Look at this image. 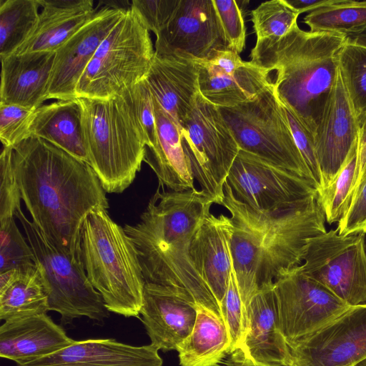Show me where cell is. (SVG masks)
I'll return each instance as SVG.
<instances>
[{
    "mask_svg": "<svg viewBox=\"0 0 366 366\" xmlns=\"http://www.w3.org/2000/svg\"><path fill=\"white\" fill-rule=\"evenodd\" d=\"M358 142L330 184L317 192V201L326 222H339L347 212L357 179Z\"/></svg>",
    "mask_w": 366,
    "mask_h": 366,
    "instance_id": "cell-33",
    "label": "cell"
},
{
    "mask_svg": "<svg viewBox=\"0 0 366 366\" xmlns=\"http://www.w3.org/2000/svg\"><path fill=\"white\" fill-rule=\"evenodd\" d=\"M136 111L146 142V149H153L157 144L152 94L144 79L131 88Z\"/></svg>",
    "mask_w": 366,
    "mask_h": 366,
    "instance_id": "cell-42",
    "label": "cell"
},
{
    "mask_svg": "<svg viewBox=\"0 0 366 366\" xmlns=\"http://www.w3.org/2000/svg\"><path fill=\"white\" fill-rule=\"evenodd\" d=\"M231 342L222 317L197 305L191 333L177 346L182 366H217L231 353Z\"/></svg>",
    "mask_w": 366,
    "mask_h": 366,
    "instance_id": "cell-29",
    "label": "cell"
},
{
    "mask_svg": "<svg viewBox=\"0 0 366 366\" xmlns=\"http://www.w3.org/2000/svg\"><path fill=\"white\" fill-rule=\"evenodd\" d=\"M227 48L238 54L245 46L246 27L242 9L234 0H213Z\"/></svg>",
    "mask_w": 366,
    "mask_h": 366,
    "instance_id": "cell-37",
    "label": "cell"
},
{
    "mask_svg": "<svg viewBox=\"0 0 366 366\" xmlns=\"http://www.w3.org/2000/svg\"><path fill=\"white\" fill-rule=\"evenodd\" d=\"M356 366H366V359L358 363Z\"/></svg>",
    "mask_w": 366,
    "mask_h": 366,
    "instance_id": "cell-48",
    "label": "cell"
},
{
    "mask_svg": "<svg viewBox=\"0 0 366 366\" xmlns=\"http://www.w3.org/2000/svg\"><path fill=\"white\" fill-rule=\"evenodd\" d=\"M288 346L286 366H356L366 359V304Z\"/></svg>",
    "mask_w": 366,
    "mask_h": 366,
    "instance_id": "cell-14",
    "label": "cell"
},
{
    "mask_svg": "<svg viewBox=\"0 0 366 366\" xmlns=\"http://www.w3.org/2000/svg\"><path fill=\"white\" fill-rule=\"evenodd\" d=\"M9 148L32 222L57 248L82 262L84 222L93 211L109 208L97 174L88 163L36 136Z\"/></svg>",
    "mask_w": 366,
    "mask_h": 366,
    "instance_id": "cell-1",
    "label": "cell"
},
{
    "mask_svg": "<svg viewBox=\"0 0 366 366\" xmlns=\"http://www.w3.org/2000/svg\"><path fill=\"white\" fill-rule=\"evenodd\" d=\"M131 88L106 100L77 99L89 164L108 193L129 187L145 157V139Z\"/></svg>",
    "mask_w": 366,
    "mask_h": 366,
    "instance_id": "cell-5",
    "label": "cell"
},
{
    "mask_svg": "<svg viewBox=\"0 0 366 366\" xmlns=\"http://www.w3.org/2000/svg\"><path fill=\"white\" fill-rule=\"evenodd\" d=\"M304 22L314 32L344 34L356 31L366 26V1L331 0L306 15Z\"/></svg>",
    "mask_w": 366,
    "mask_h": 366,
    "instance_id": "cell-32",
    "label": "cell"
},
{
    "mask_svg": "<svg viewBox=\"0 0 366 366\" xmlns=\"http://www.w3.org/2000/svg\"><path fill=\"white\" fill-rule=\"evenodd\" d=\"M293 9L302 14L312 11L330 3L331 0H285Z\"/></svg>",
    "mask_w": 366,
    "mask_h": 366,
    "instance_id": "cell-45",
    "label": "cell"
},
{
    "mask_svg": "<svg viewBox=\"0 0 366 366\" xmlns=\"http://www.w3.org/2000/svg\"><path fill=\"white\" fill-rule=\"evenodd\" d=\"M364 233L330 229L308 241L301 270L350 306L366 304Z\"/></svg>",
    "mask_w": 366,
    "mask_h": 366,
    "instance_id": "cell-11",
    "label": "cell"
},
{
    "mask_svg": "<svg viewBox=\"0 0 366 366\" xmlns=\"http://www.w3.org/2000/svg\"><path fill=\"white\" fill-rule=\"evenodd\" d=\"M343 35L346 44L366 48V26Z\"/></svg>",
    "mask_w": 366,
    "mask_h": 366,
    "instance_id": "cell-47",
    "label": "cell"
},
{
    "mask_svg": "<svg viewBox=\"0 0 366 366\" xmlns=\"http://www.w3.org/2000/svg\"><path fill=\"white\" fill-rule=\"evenodd\" d=\"M212 204L197 189L161 192L159 187L139 222L124 229L137 249L145 282L182 292L222 317L190 256L192 238Z\"/></svg>",
    "mask_w": 366,
    "mask_h": 366,
    "instance_id": "cell-3",
    "label": "cell"
},
{
    "mask_svg": "<svg viewBox=\"0 0 366 366\" xmlns=\"http://www.w3.org/2000/svg\"><path fill=\"white\" fill-rule=\"evenodd\" d=\"M157 144L146 149L145 162L154 171L159 187L173 192L195 189L194 177L184 154L180 129L153 97Z\"/></svg>",
    "mask_w": 366,
    "mask_h": 366,
    "instance_id": "cell-26",
    "label": "cell"
},
{
    "mask_svg": "<svg viewBox=\"0 0 366 366\" xmlns=\"http://www.w3.org/2000/svg\"><path fill=\"white\" fill-rule=\"evenodd\" d=\"M182 145L200 191L221 204L239 147L219 108L199 92L180 128Z\"/></svg>",
    "mask_w": 366,
    "mask_h": 366,
    "instance_id": "cell-10",
    "label": "cell"
},
{
    "mask_svg": "<svg viewBox=\"0 0 366 366\" xmlns=\"http://www.w3.org/2000/svg\"><path fill=\"white\" fill-rule=\"evenodd\" d=\"M278 323L287 345L319 330L351 307L297 266L274 283Z\"/></svg>",
    "mask_w": 366,
    "mask_h": 366,
    "instance_id": "cell-13",
    "label": "cell"
},
{
    "mask_svg": "<svg viewBox=\"0 0 366 366\" xmlns=\"http://www.w3.org/2000/svg\"><path fill=\"white\" fill-rule=\"evenodd\" d=\"M39 0H0V58L14 54L38 23Z\"/></svg>",
    "mask_w": 366,
    "mask_h": 366,
    "instance_id": "cell-31",
    "label": "cell"
},
{
    "mask_svg": "<svg viewBox=\"0 0 366 366\" xmlns=\"http://www.w3.org/2000/svg\"><path fill=\"white\" fill-rule=\"evenodd\" d=\"M232 235L229 217L209 213L197 230L190 247L194 266L219 307L233 269Z\"/></svg>",
    "mask_w": 366,
    "mask_h": 366,
    "instance_id": "cell-20",
    "label": "cell"
},
{
    "mask_svg": "<svg viewBox=\"0 0 366 366\" xmlns=\"http://www.w3.org/2000/svg\"><path fill=\"white\" fill-rule=\"evenodd\" d=\"M218 108L240 150L305 178L316 187L272 83L252 100Z\"/></svg>",
    "mask_w": 366,
    "mask_h": 366,
    "instance_id": "cell-8",
    "label": "cell"
},
{
    "mask_svg": "<svg viewBox=\"0 0 366 366\" xmlns=\"http://www.w3.org/2000/svg\"><path fill=\"white\" fill-rule=\"evenodd\" d=\"M357 121L359 126L358 170L355 191L366 175V112L358 118Z\"/></svg>",
    "mask_w": 366,
    "mask_h": 366,
    "instance_id": "cell-44",
    "label": "cell"
},
{
    "mask_svg": "<svg viewBox=\"0 0 366 366\" xmlns=\"http://www.w3.org/2000/svg\"><path fill=\"white\" fill-rule=\"evenodd\" d=\"M74 341L46 314L16 318L0 327V356L21 366L52 355Z\"/></svg>",
    "mask_w": 366,
    "mask_h": 366,
    "instance_id": "cell-24",
    "label": "cell"
},
{
    "mask_svg": "<svg viewBox=\"0 0 366 366\" xmlns=\"http://www.w3.org/2000/svg\"><path fill=\"white\" fill-rule=\"evenodd\" d=\"M224 366H270L259 365L253 362L250 358L244 355L240 349L230 354L229 357L224 363ZM272 366H285L283 365Z\"/></svg>",
    "mask_w": 366,
    "mask_h": 366,
    "instance_id": "cell-46",
    "label": "cell"
},
{
    "mask_svg": "<svg viewBox=\"0 0 366 366\" xmlns=\"http://www.w3.org/2000/svg\"><path fill=\"white\" fill-rule=\"evenodd\" d=\"M358 138V121L339 74L314 136L323 179L322 189L328 186L340 171Z\"/></svg>",
    "mask_w": 366,
    "mask_h": 366,
    "instance_id": "cell-19",
    "label": "cell"
},
{
    "mask_svg": "<svg viewBox=\"0 0 366 366\" xmlns=\"http://www.w3.org/2000/svg\"><path fill=\"white\" fill-rule=\"evenodd\" d=\"M39 2L42 9L36 26L15 53L55 52L97 11L91 0H39Z\"/></svg>",
    "mask_w": 366,
    "mask_h": 366,
    "instance_id": "cell-27",
    "label": "cell"
},
{
    "mask_svg": "<svg viewBox=\"0 0 366 366\" xmlns=\"http://www.w3.org/2000/svg\"><path fill=\"white\" fill-rule=\"evenodd\" d=\"M299 15L285 0L262 2L251 12L257 40L285 36L297 24Z\"/></svg>",
    "mask_w": 366,
    "mask_h": 366,
    "instance_id": "cell-35",
    "label": "cell"
},
{
    "mask_svg": "<svg viewBox=\"0 0 366 366\" xmlns=\"http://www.w3.org/2000/svg\"><path fill=\"white\" fill-rule=\"evenodd\" d=\"M0 224L14 219L21 209V195L11 162L9 147H4L0 156Z\"/></svg>",
    "mask_w": 366,
    "mask_h": 366,
    "instance_id": "cell-39",
    "label": "cell"
},
{
    "mask_svg": "<svg viewBox=\"0 0 366 366\" xmlns=\"http://www.w3.org/2000/svg\"><path fill=\"white\" fill-rule=\"evenodd\" d=\"M226 182L238 201L263 212L288 210L317 195L309 180L242 150Z\"/></svg>",
    "mask_w": 366,
    "mask_h": 366,
    "instance_id": "cell-12",
    "label": "cell"
},
{
    "mask_svg": "<svg viewBox=\"0 0 366 366\" xmlns=\"http://www.w3.org/2000/svg\"><path fill=\"white\" fill-rule=\"evenodd\" d=\"M127 9L105 6L55 51L47 99L76 98L78 81L101 43Z\"/></svg>",
    "mask_w": 366,
    "mask_h": 366,
    "instance_id": "cell-17",
    "label": "cell"
},
{
    "mask_svg": "<svg viewBox=\"0 0 366 366\" xmlns=\"http://www.w3.org/2000/svg\"><path fill=\"white\" fill-rule=\"evenodd\" d=\"M220 205L230 214L233 268L247 307L262 286L301 265L308 241L327 231L317 195L288 210L263 212L238 201L226 182Z\"/></svg>",
    "mask_w": 366,
    "mask_h": 366,
    "instance_id": "cell-2",
    "label": "cell"
},
{
    "mask_svg": "<svg viewBox=\"0 0 366 366\" xmlns=\"http://www.w3.org/2000/svg\"><path fill=\"white\" fill-rule=\"evenodd\" d=\"M345 44L342 34L306 31L296 24L282 37L257 40L251 50L250 61L275 71L276 96L313 136L337 82Z\"/></svg>",
    "mask_w": 366,
    "mask_h": 366,
    "instance_id": "cell-4",
    "label": "cell"
},
{
    "mask_svg": "<svg viewBox=\"0 0 366 366\" xmlns=\"http://www.w3.org/2000/svg\"><path fill=\"white\" fill-rule=\"evenodd\" d=\"M337 61L341 80L358 119L366 112V48L345 43Z\"/></svg>",
    "mask_w": 366,
    "mask_h": 366,
    "instance_id": "cell-34",
    "label": "cell"
},
{
    "mask_svg": "<svg viewBox=\"0 0 366 366\" xmlns=\"http://www.w3.org/2000/svg\"><path fill=\"white\" fill-rule=\"evenodd\" d=\"M33 264L31 248L14 219L0 224V272Z\"/></svg>",
    "mask_w": 366,
    "mask_h": 366,
    "instance_id": "cell-36",
    "label": "cell"
},
{
    "mask_svg": "<svg viewBox=\"0 0 366 366\" xmlns=\"http://www.w3.org/2000/svg\"><path fill=\"white\" fill-rule=\"evenodd\" d=\"M29 132L89 164L77 99L41 105L35 110Z\"/></svg>",
    "mask_w": 366,
    "mask_h": 366,
    "instance_id": "cell-28",
    "label": "cell"
},
{
    "mask_svg": "<svg viewBox=\"0 0 366 366\" xmlns=\"http://www.w3.org/2000/svg\"><path fill=\"white\" fill-rule=\"evenodd\" d=\"M81 259L87 277L109 312L139 317L144 278L137 249L107 209H97L81 231Z\"/></svg>",
    "mask_w": 366,
    "mask_h": 366,
    "instance_id": "cell-6",
    "label": "cell"
},
{
    "mask_svg": "<svg viewBox=\"0 0 366 366\" xmlns=\"http://www.w3.org/2000/svg\"><path fill=\"white\" fill-rule=\"evenodd\" d=\"M158 350L152 344L133 346L114 339H89L21 366H162Z\"/></svg>",
    "mask_w": 366,
    "mask_h": 366,
    "instance_id": "cell-22",
    "label": "cell"
},
{
    "mask_svg": "<svg viewBox=\"0 0 366 366\" xmlns=\"http://www.w3.org/2000/svg\"><path fill=\"white\" fill-rule=\"evenodd\" d=\"M144 80L153 97L180 129L199 92L197 64L185 58L154 52Z\"/></svg>",
    "mask_w": 366,
    "mask_h": 366,
    "instance_id": "cell-21",
    "label": "cell"
},
{
    "mask_svg": "<svg viewBox=\"0 0 366 366\" xmlns=\"http://www.w3.org/2000/svg\"><path fill=\"white\" fill-rule=\"evenodd\" d=\"M140 315L151 344L163 351L176 350L194 327L197 304L177 290L145 282Z\"/></svg>",
    "mask_w": 366,
    "mask_h": 366,
    "instance_id": "cell-18",
    "label": "cell"
},
{
    "mask_svg": "<svg viewBox=\"0 0 366 366\" xmlns=\"http://www.w3.org/2000/svg\"><path fill=\"white\" fill-rule=\"evenodd\" d=\"M156 37L154 52L162 56L206 61L228 49L213 0H180Z\"/></svg>",
    "mask_w": 366,
    "mask_h": 366,
    "instance_id": "cell-15",
    "label": "cell"
},
{
    "mask_svg": "<svg viewBox=\"0 0 366 366\" xmlns=\"http://www.w3.org/2000/svg\"><path fill=\"white\" fill-rule=\"evenodd\" d=\"M336 229L342 235L366 234V175L356 188L350 207Z\"/></svg>",
    "mask_w": 366,
    "mask_h": 366,
    "instance_id": "cell-43",
    "label": "cell"
},
{
    "mask_svg": "<svg viewBox=\"0 0 366 366\" xmlns=\"http://www.w3.org/2000/svg\"><path fill=\"white\" fill-rule=\"evenodd\" d=\"M180 0H133L131 9L146 28L157 35L168 24Z\"/></svg>",
    "mask_w": 366,
    "mask_h": 366,
    "instance_id": "cell-41",
    "label": "cell"
},
{
    "mask_svg": "<svg viewBox=\"0 0 366 366\" xmlns=\"http://www.w3.org/2000/svg\"><path fill=\"white\" fill-rule=\"evenodd\" d=\"M239 349L257 364L287 365L290 349L279 327L274 284L262 286L252 298L247 333Z\"/></svg>",
    "mask_w": 366,
    "mask_h": 366,
    "instance_id": "cell-25",
    "label": "cell"
},
{
    "mask_svg": "<svg viewBox=\"0 0 366 366\" xmlns=\"http://www.w3.org/2000/svg\"><path fill=\"white\" fill-rule=\"evenodd\" d=\"M35 110L14 104H0V139L10 147L30 135Z\"/></svg>",
    "mask_w": 366,
    "mask_h": 366,
    "instance_id": "cell-38",
    "label": "cell"
},
{
    "mask_svg": "<svg viewBox=\"0 0 366 366\" xmlns=\"http://www.w3.org/2000/svg\"><path fill=\"white\" fill-rule=\"evenodd\" d=\"M55 52L12 54L1 62L0 104L36 110L47 100Z\"/></svg>",
    "mask_w": 366,
    "mask_h": 366,
    "instance_id": "cell-23",
    "label": "cell"
},
{
    "mask_svg": "<svg viewBox=\"0 0 366 366\" xmlns=\"http://www.w3.org/2000/svg\"><path fill=\"white\" fill-rule=\"evenodd\" d=\"M49 311L48 296L36 265L0 272V319L7 321Z\"/></svg>",
    "mask_w": 366,
    "mask_h": 366,
    "instance_id": "cell-30",
    "label": "cell"
},
{
    "mask_svg": "<svg viewBox=\"0 0 366 366\" xmlns=\"http://www.w3.org/2000/svg\"><path fill=\"white\" fill-rule=\"evenodd\" d=\"M282 106L296 145L314 179L318 192L323 187V179L317 158L314 136L289 107L283 104Z\"/></svg>",
    "mask_w": 366,
    "mask_h": 366,
    "instance_id": "cell-40",
    "label": "cell"
},
{
    "mask_svg": "<svg viewBox=\"0 0 366 366\" xmlns=\"http://www.w3.org/2000/svg\"><path fill=\"white\" fill-rule=\"evenodd\" d=\"M154 55L149 30L127 8L80 77L76 98L106 100L121 94L145 78Z\"/></svg>",
    "mask_w": 366,
    "mask_h": 366,
    "instance_id": "cell-7",
    "label": "cell"
},
{
    "mask_svg": "<svg viewBox=\"0 0 366 366\" xmlns=\"http://www.w3.org/2000/svg\"><path fill=\"white\" fill-rule=\"evenodd\" d=\"M194 61L198 68L199 93L217 107L252 100L272 83L269 71L243 61L229 49L219 51L209 60Z\"/></svg>",
    "mask_w": 366,
    "mask_h": 366,
    "instance_id": "cell-16",
    "label": "cell"
},
{
    "mask_svg": "<svg viewBox=\"0 0 366 366\" xmlns=\"http://www.w3.org/2000/svg\"><path fill=\"white\" fill-rule=\"evenodd\" d=\"M15 216L19 220L34 255L47 293L49 311L60 314L63 325L87 317L103 322L109 316L101 295L86 274L83 262L57 248L28 219L21 209Z\"/></svg>",
    "mask_w": 366,
    "mask_h": 366,
    "instance_id": "cell-9",
    "label": "cell"
}]
</instances>
